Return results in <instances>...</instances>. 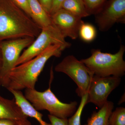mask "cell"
Returning a JSON list of instances; mask_svg holds the SVG:
<instances>
[{"mask_svg":"<svg viewBox=\"0 0 125 125\" xmlns=\"http://www.w3.org/2000/svg\"><path fill=\"white\" fill-rule=\"evenodd\" d=\"M38 1L47 13L50 15L52 0H38Z\"/></svg>","mask_w":125,"mask_h":125,"instance_id":"obj_24","label":"cell"},{"mask_svg":"<svg viewBox=\"0 0 125 125\" xmlns=\"http://www.w3.org/2000/svg\"><path fill=\"white\" fill-rule=\"evenodd\" d=\"M1 86V84L0 82V88Z\"/></svg>","mask_w":125,"mask_h":125,"instance_id":"obj_27","label":"cell"},{"mask_svg":"<svg viewBox=\"0 0 125 125\" xmlns=\"http://www.w3.org/2000/svg\"><path fill=\"white\" fill-rule=\"evenodd\" d=\"M55 71L69 76L78 86L76 93L81 97L87 94L94 76L83 62L72 55L67 56L55 67Z\"/></svg>","mask_w":125,"mask_h":125,"instance_id":"obj_6","label":"cell"},{"mask_svg":"<svg viewBox=\"0 0 125 125\" xmlns=\"http://www.w3.org/2000/svg\"><path fill=\"white\" fill-rule=\"evenodd\" d=\"M8 90L13 94L16 103L25 116L34 118L40 124L43 122L42 114L35 109L21 90L13 89Z\"/></svg>","mask_w":125,"mask_h":125,"instance_id":"obj_11","label":"cell"},{"mask_svg":"<svg viewBox=\"0 0 125 125\" xmlns=\"http://www.w3.org/2000/svg\"><path fill=\"white\" fill-rule=\"evenodd\" d=\"M78 35L84 42H90L96 38V29L92 24L83 22L80 27Z\"/></svg>","mask_w":125,"mask_h":125,"instance_id":"obj_16","label":"cell"},{"mask_svg":"<svg viewBox=\"0 0 125 125\" xmlns=\"http://www.w3.org/2000/svg\"><path fill=\"white\" fill-rule=\"evenodd\" d=\"M114 107L113 103L107 101L98 111L93 113L84 125H108V119Z\"/></svg>","mask_w":125,"mask_h":125,"instance_id":"obj_14","label":"cell"},{"mask_svg":"<svg viewBox=\"0 0 125 125\" xmlns=\"http://www.w3.org/2000/svg\"><path fill=\"white\" fill-rule=\"evenodd\" d=\"M53 78L52 67L51 70L49 87L44 92L27 89L25 90V97L37 111L46 110L52 115L61 118H68L74 113L78 103L75 101L70 103L62 102L51 89V84Z\"/></svg>","mask_w":125,"mask_h":125,"instance_id":"obj_3","label":"cell"},{"mask_svg":"<svg viewBox=\"0 0 125 125\" xmlns=\"http://www.w3.org/2000/svg\"><path fill=\"white\" fill-rule=\"evenodd\" d=\"M25 37L4 40L0 42L2 64L0 70L1 84L14 67L22 52L31 45L35 39Z\"/></svg>","mask_w":125,"mask_h":125,"instance_id":"obj_7","label":"cell"},{"mask_svg":"<svg viewBox=\"0 0 125 125\" xmlns=\"http://www.w3.org/2000/svg\"><path fill=\"white\" fill-rule=\"evenodd\" d=\"M65 0H52V5L50 15L55 13V12L62 9V4Z\"/></svg>","mask_w":125,"mask_h":125,"instance_id":"obj_23","label":"cell"},{"mask_svg":"<svg viewBox=\"0 0 125 125\" xmlns=\"http://www.w3.org/2000/svg\"><path fill=\"white\" fill-rule=\"evenodd\" d=\"M27 118L14 98L7 99L0 95V119L23 120Z\"/></svg>","mask_w":125,"mask_h":125,"instance_id":"obj_12","label":"cell"},{"mask_svg":"<svg viewBox=\"0 0 125 125\" xmlns=\"http://www.w3.org/2000/svg\"><path fill=\"white\" fill-rule=\"evenodd\" d=\"M31 18L41 29L52 24L51 16L38 0H28Z\"/></svg>","mask_w":125,"mask_h":125,"instance_id":"obj_13","label":"cell"},{"mask_svg":"<svg viewBox=\"0 0 125 125\" xmlns=\"http://www.w3.org/2000/svg\"><path fill=\"white\" fill-rule=\"evenodd\" d=\"M88 13L95 14L102 8L107 0H83Z\"/></svg>","mask_w":125,"mask_h":125,"instance_id":"obj_19","label":"cell"},{"mask_svg":"<svg viewBox=\"0 0 125 125\" xmlns=\"http://www.w3.org/2000/svg\"><path fill=\"white\" fill-rule=\"evenodd\" d=\"M95 14L96 23L102 31H107L116 23L125 22V0H108Z\"/></svg>","mask_w":125,"mask_h":125,"instance_id":"obj_9","label":"cell"},{"mask_svg":"<svg viewBox=\"0 0 125 125\" xmlns=\"http://www.w3.org/2000/svg\"><path fill=\"white\" fill-rule=\"evenodd\" d=\"M48 118L52 125H69L68 118H61L48 114Z\"/></svg>","mask_w":125,"mask_h":125,"instance_id":"obj_22","label":"cell"},{"mask_svg":"<svg viewBox=\"0 0 125 125\" xmlns=\"http://www.w3.org/2000/svg\"><path fill=\"white\" fill-rule=\"evenodd\" d=\"M41 30L11 0H0V42L22 38H36Z\"/></svg>","mask_w":125,"mask_h":125,"instance_id":"obj_2","label":"cell"},{"mask_svg":"<svg viewBox=\"0 0 125 125\" xmlns=\"http://www.w3.org/2000/svg\"><path fill=\"white\" fill-rule=\"evenodd\" d=\"M52 22L63 37L73 40L78 38L79 29L83 21L82 19L61 9L51 16Z\"/></svg>","mask_w":125,"mask_h":125,"instance_id":"obj_10","label":"cell"},{"mask_svg":"<svg viewBox=\"0 0 125 125\" xmlns=\"http://www.w3.org/2000/svg\"><path fill=\"white\" fill-rule=\"evenodd\" d=\"M2 64V55H1V51L0 48V70L1 68Z\"/></svg>","mask_w":125,"mask_h":125,"instance_id":"obj_25","label":"cell"},{"mask_svg":"<svg viewBox=\"0 0 125 125\" xmlns=\"http://www.w3.org/2000/svg\"><path fill=\"white\" fill-rule=\"evenodd\" d=\"M125 46L121 45L115 54L104 53L100 49H93L91 56L81 61L94 75L100 77L114 76L121 78L125 73V62L123 55Z\"/></svg>","mask_w":125,"mask_h":125,"instance_id":"obj_4","label":"cell"},{"mask_svg":"<svg viewBox=\"0 0 125 125\" xmlns=\"http://www.w3.org/2000/svg\"><path fill=\"white\" fill-rule=\"evenodd\" d=\"M65 49L59 45H51L41 54L14 67L1 83L7 90L34 89L39 76L52 57H60Z\"/></svg>","mask_w":125,"mask_h":125,"instance_id":"obj_1","label":"cell"},{"mask_svg":"<svg viewBox=\"0 0 125 125\" xmlns=\"http://www.w3.org/2000/svg\"><path fill=\"white\" fill-rule=\"evenodd\" d=\"M121 82L120 77L94 75L87 93V103H92L101 108L107 102L110 94L118 87Z\"/></svg>","mask_w":125,"mask_h":125,"instance_id":"obj_8","label":"cell"},{"mask_svg":"<svg viewBox=\"0 0 125 125\" xmlns=\"http://www.w3.org/2000/svg\"><path fill=\"white\" fill-rule=\"evenodd\" d=\"M81 98V101L78 108L74 113L68 118L69 125H81V118L84 108L87 104V94L83 95Z\"/></svg>","mask_w":125,"mask_h":125,"instance_id":"obj_17","label":"cell"},{"mask_svg":"<svg viewBox=\"0 0 125 125\" xmlns=\"http://www.w3.org/2000/svg\"><path fill=\"white\" fill-rule=\"evenodd\" d=\"M0 125H32L27 119L23 120L0 119Z\"/></svg>","mask_w":125,"mask_h":125,"instance_id":"obj_20","label":"cell"},{"mask_svg":"<svg viewBox=\"0 0 125 125\" xmlns=\"http://www.w3.org/2000/svg\"><path fill=\"white\" fill-rule=\"evenodd\" d=\"M40 125H52V124H51V123H48L47 122H46L44 121L42 122V123H41V124H40Z\"/></svg>","mask_w":125,"mask_h":125,"instance_id":"obj_26","label":"cell"},{"mask_svg":"<svg viewBox=\"0 0 125 125\" xmlns=\"http://www.w3.org/2000/svg\"><path fill=\"white\" fill-rule=\"evenodd\" d=\"M36 38L29 46L24 50L15 66L34 58L51 45H60L65 49L71 46V44L66 41L65 38L52 23L42 29Z\"/></svg>","mask_w":125,"mask_h":125,"instance_id":"obj_5","label":"cell"},{"mask_svg":"<svg viewBox=\"0 0 125 125\" xmlns=\"http://www.w3.org/2000/svg\"><path fill=\"white\" fill-rule=\"evenodd\" d=\"M16 5L31 18V13L29 6L28 0H11Z\"/></svg>","mask_w":125,"mask_h":125,"instance_id":"obj_21","label":"cell"},{"mask_svg":"<svg viewBox=\"0 0 125 125\" xmlns=\"http://www.w3.org/2000/svg\"><path fill=\"white\" fill-rule=\"evenodd\" d=\"M108 125H125V108H117L109 117Z\"/></svg>","mask_w":125,"mask_h":125,"instance_id":"obj_18","label":"cell"},{"mask_svg":"<svg viewBox=\"0 0 125 125\" xmlns=\"http://www.w3.org/2000/svg\"><path fill=\"white\" fill-rule=\"evenodd\" d=\"M62 9L81 19L90 15L83 0H65Z\"/></svg>","mask_w":125,"mask_h":125,"instance_id":"obj_15","label":"cell"}]
</instances>
